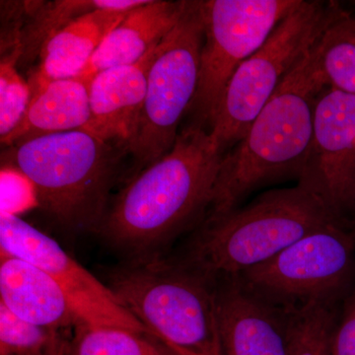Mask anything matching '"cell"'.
<instances>
[{"instance_id": "obj_1", "label": "cell", "mask_w": 355, "mask_h": 355, "mask_svg": "<svg viewBox=\"0 0 355 355\" xmlns=\"http://www.w3.org/2000/svg\"><path fill=\"white\" fill-rule=\"evenodd\" d=\"M223 155L209 130L191 123L169 153L128 179L98 232L135 258L155 256L211 209Z\"/></svg>"}, {"instance_id": "obj_2", "label": "cell", "mask_w": 355, "mask_h": 355, "mask_svg": "<svg viewBox=\"0 0 355 355\" xmlns=\"http://www.w3.org/2000/svg\"><path fill=\"white\" fill-rule=\"evenodd\" d=\"M313 49L289 72L243 139L224 154L209 217L237 209L263 184L302 176L312 144L315 107L327 88Z\"/></svg>"}, {"instance_id": "obj_3", "label": "cell", "mask_w": 355, "mask_h": 355, "mask_svg": "<svg viewBox=\"0 0 355 355\" xmlns=\"http://www.w3.org/2000/svg\"><path fill=\"white\" fill-rule=\"evenodd\" d=\"M335 222L345 224L309 186L298 182L291 188L266 191L228 214L209 217L187 266L209 279L237 277Z\"/></svg>"}, {"instance_id": "obj_4", "label": "cell", "mask_w": 355, "mask_h": 355, "mask_svg": "<svg viewBox=\"0 0 355 355\" xmlns=\"http://www.w3.org/2000/svg\"><path fill=\"white\" fill-rule=\"evenodd\" d=\"M209 277L158 254L135 258L108 286L146 333L177 355H223Z\"/></svg>"}, {"instance_id": "obj_5", "label": "cell", "mask_w": 355, "mask_h": 355, "mask_svg": "<svg viewBox=\"0 0 355 355\" xmlns=\"http://www.w3.org/2000/svg\"><path fill=\"white\" fill-rule=\"evenodd\" d=\"M121 150L84 130L15 146L13 167L31 180L40 207L64 227L98 232L109 207Z\"/></svg>"}, {"instance_id": "obj_6", "label": "cell", "mask_w": 355, "mask_h": 355, "mask_svg": "<svg viewBox=\"0 0 355 355\" xmlns=\"http://www.w3.org/2000/svg\"><path fill=\"white\" fill-rule=\"evenodd\" d=\"M340 9L336 2L301 0L266 43L236 69L209 128L222 153L246 135L282 81L315 46Z\"/></svg>"}, {"instance_id": "obj_7", "label": "cell", "mask_w": 355, "mask_h": 355, "mask_svg": "<svg viewBox=\"0 0 355 355\" xmlns=\"http://www.w3.org/2000/svg\"><path fill=\"white\" fill-rule=\"evenodd\" d=\"M202 44L200 1H188L181 19L156 48L149 69L144 109L125 150L135 158L133 175L174 146L180 121L197 94Z\"/></svg>"}, {"instance_id": "obj_8", "label": "cell", "mask_w": 355, "mask_h": 355, "mask_svg": "<svg viewBox=\"0 0 355 355\" xmlns=\"http://www.w3.org/2000/svg\"><path fill=\"white\" fill-rule=\"evenodd\" d=\"M300 3L301 0L200 1L203 44L197 94L190 108L195 123L210 128L236 69Z\"/></svg>"}, {"instance_id": "obj_9", "label": "cell", "mask_w": 355, "mask_h": 355, "mask_svg": "<svg viewBox=\"0 0 355 355\" xmlns=\"http://www.w3.org/2000/svg\"><path fill=\"white\" fill-rule=\"evenodd\" d=\"M354 247L352 229L335 222L233 277L270 304L284 305V310L313 302L328 303L352 277Z\"/></svg>"}, {"instance_id": "obj_10", "label": "cell", "mask_w": 355, "mask_h": 355, "mask_svg": "<svg viewBox=\"0 0 355 355\" xmlns=\"http://www.w3.org/2000/svg\"><path fill=\"white\" fill-rule=\"evenodd\" d=\"M0 252L29 261L48 273L64 292L84 326L146 333L108 284L88 272L55 239L19 216L0 212Z\"/></svg>"}, {"instance_id": "obj_11", "label": "cell", "mask_w": 355, "mask_h": 355, "mask_svg": "<svg viewBox=\"0 0 355 355\" xmlns=\"http://www.w3.org/2000/svg\"><path fill=\"white\" fill-rule=\"evenodd\" d=\"M352 229L355 217V95L324 88L315 107L307 164L299 179Z\"/></svg>"}, {"instance_id": "obj_12", "label": "cell", "mask_w": 355, "mask_h": 355, "mask_svg": "<svg viewBox=\"0 0 355 355\" xmlns=\"http://www.w3.org/2000/svg\"><path fill=\"white\" fill-rule=\"evenodd\" d=\"M216 291L223 355H289L287 314L254 295L236 277Z\"/></svg>"}, {"instance_id": "obj_13", "label": "cell", "mask_w": 355, "mask_h": 355, "mask_svg": "<svg viewBox=\"0 0 355 355\" xmlns=\"http://www.w3.org/2000/svg\"><path fill=\"white\" fill-rule=\"evenodd\" d=\"M156 48L137 64L106 69L91 79L90 121L84 130L125 150L144 109L147 77Z\"/></svg>"}, {"instance_id": "obj_14", "label": "cell", "mask_w": 355, "mask_h": 355, "mask_svg": "<svg viewBox=\"0 0 355 355\" xmlns=\"http://www.w3.org/2000/svg\"><path fill=\"white\" fill-rule=\"evenodd\" d=\"M0 304L24 321L62 333H73L83 324L48 273L3 252H0Z\"/></svg>"}, {"instance_id": "obj_15", "label": "cell", "mask_w": 355, "mask_h": 355, "mask_svg": "<svg viewBox=\"0 0 355 355\" xmlns=\"http://www.w3.org/2000/svg\"><path fill=\"white\" fill-rule=\"evenodd\" d=\"M188 1H147L132 9L109 33L79 78L90 83L104 70L137 64L174 29Z\"/></svg>"}, {"instance_id": "obj_16", "label": "cell", "mask_w": 355, "mask_h": 355, "mask_svg": "<svg viewBox=\"0 0 355 355\" xmlns=\"http://www.w3.org/2000/svg\"><path fill=\"white\" fill-rule=\"evenodd\" d=\"M130 11L95 9L53 34L42 46L39 69L29 83L32 96L51 81L80 76L109 33Z\"/></svg>"}, {"instance_id": "obj_17", "label": "cell", "mask_w": 355, "mask_h": 355, "mask_svg": "<svg viewBox=\"0 0 355 355\" xmlns=\"http://www.w3.org/2000/svg\"><path fill=\"white\" fill-rule=\"evenodd\" d=\"M89 121V83L79 77L51 81L32 96L24 118L1 144L15 147L44 135L83 130Z\"/></svg>"}, {"instance_id": "obj_18", "label": "cell", "mask_w": 355, "mask_h": 355, "mask_svg": "<svg viewBox=\"0 0 355 355\" xmlns=\"http://www.w3.org/2000/svg\"><path fill=\"white\" fill-rule=\"evenodd\" d=\"M313 51L327 87L355 95V17L340 9Z\"/></svg>"}, {"instance_id": "obj_19", "label": "cell", "mask_w": 355, "mask_h": 355, "mask_svg": "<svg viewBox=\"0 0 355 355\" xmlns=\"http://www.w3.org/2000/svg\"><path fill=\"white\" fill-rule=\"evenodd\" d=\"M69 355H177L148 334L118 328L77 327Z\"/></svg>"}, {"instance_id": "obj_20", "label": "cell", "mask_w": 355, "mask_h": 355, "mask_svg": "<svg viewBox=\"0 0 355 355\" xmlns=\"http://www.w3.org/2000/svg\"><path fill=\"white\" fill-rule=\"evenodd\" d=\"M71 336L24 321L0 304V355H69Z\"/></svg>"}, {"instance_id": "obj_21", "label": "cell", "mask_w": 355, "mask_h": 355, "mask_svg": "<svg viewBox=\"0 0 355 355\" xmlns=\"http://www.w3.org/2000/svg\"><path fill=\"white\" fill-rule=\"evenodd\" d=\"M284 311L289 355H331L335 322L328 303L313 302Z\"/></svg>"}, {"instance_id": "obj_22", "label": "cell", "mask_w": 355, "mask_h": 355, "mask_svg": "<svg viewBox=\"0 0 355 355\" xmlns=\"http://www.w3.org/2000/svg\"><path fill=\"white\" fill-rule=\"evenodd\" d=\"M15 57L0 65V137L10 135L24 118L32 99L31 87L15 69Z\"/></svg>"}, {"instance_id": "obj_23", "label": "cell", "mask_w": 355, "mask_h": 355, "mask_svg": "<svg viewBox=\"0 0 355 355\" xmlns=\"http://www.w3.org/2000/svg\"><path fill=\"white\" fill-rule=\"evenodd\" d=\"M0 193L2 214L19 216L28 210L40 207L36 188L31 180L11 166L1 169Z\"/></svg>"}, {"instance_id": "obj_24", "label": "cell", "mask_w": 355, "mask_h": 355, "mask_svg": "<svg viewBox=\"0 0 355 355\" xmlns=\"http://www.w3.org/2000/svg\"><path fill=\"white\" fill-rule=\"evenodd\" d=\"M331 355H355V297L350 300L340 326L334 331Z\"/></svg>"}, {"instance_id": "obj_25", "label": "cell", "mask_w": 355, "mask_h": 355, "mask_svg": "<svg viewBox=\"0 0 355 355\" xmlns=\"http://www.w3.org/2000/svg\"><path fill=\"white\" fill-rule=\"evenodd\" d=\"M352 233H354V235L355 237V217H354V223H352Z\"/></svg>"}, {"instance_id": "obj_26", "label": "cell", "mask_w": 355, "mask_h": 355, "mask_svg": "<svg viewBox=\"0 0 355 355\" xmlns=\"http://www.w3.org/2000/svg\"><path fill=\"white\" fill-rule=\"evenodd\" d=\"M354 6H355V1L354 2Z\"/></svg>"}]
</instances>
